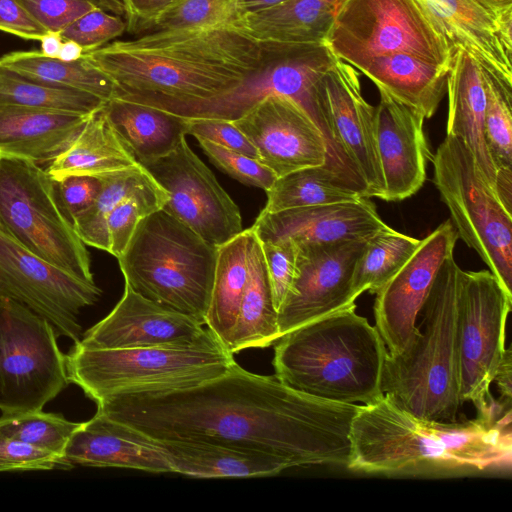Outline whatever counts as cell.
I'll list each match as a JSON object with an SVG mask.
<instances>
[{"label": "cell", "instance_id": "obj_50", "mask_svg": "<svg viewBox=\"0 0 512 512\" xmlns=\"http://www.w3.org/2000/svg\"><path fill=\"white\" fill-rule=\"evenodd\" d=\"M0 31L26 40L39 41L48 30L18 0H0Z\"/></svg>", "mask_w": 512, "mask_h": 512}, {"label": "cell", "instance_id": "obj_53", "mask_svg": "<svg viewBox=\"0 0 512 512\" xmlns=\"http://www.w3.org/2000/svg\"><path fill=\"white\" fill-rule=\"evenodd\" d=\"M494 193L505 210L512 214V167L496 169Z\"/></svg>", "mask_w": 512, "mask_h": 512}, {"label": "cell", "instance_id": "obj_45", "mask_svg": "<svg viewBox=\"0 0 512 512\" xmlns=\"http://www.w3.org/2000/svg\"><path fill=\"white\" fill-rule=\"evenodd\" d=\"M260 243L278 313L296 277L297 245L288 239Z\"/></svg>", "mask_w": 512, "mask_h": 512}, {"label": "cell", "instance_id": "obj_2", "mask_svg": "<svg viewBox=\"0 0 512 512\" xmlns=\"http://www.w3.org/2000/svg\"><path fill=\"white\" fill-rule=\"evenodd\" d=\"M262 58L263 43L242 24L145 33L82 55L114 84L113 98L164 111L229 92Z\"/></svg>", "mask_w": 512, "mask_h": 512}, {"label": "cell", "instance_id": "obj_20", "mask_svg": "<svg viewBox=\"0 0 512 512\" xmlns=\"http://www.w3.org/2000/svg\"><path fill=\"white\" fill-rule=\"evenodd\" d=\"M213 337L193 317L152 302L125 284L123 296L113 310L76 343L86 349L183 348Z\"/></svg>", "mask_w": 512, "mask_h": 512}, {"label": "cell", "instance_id": "obj_4", "mask_svg": "<svg viewBox=\"0 0 512 512\" xmlns=\"http://www.w3.org/2000/svg\"><path fill=\"white\" fill-rule=\"evenodd\" d=\"M356 305L304 324L274 346L275 377L306 395L346 404L380 400L388 355L375 326Z\"/></svg>", "mask_w": 512, "mask_h": 512}, {"label": "cell", "instance_id": "obj_16", "mask_svg": "<svg viewBox=\"0 0 512 512\" xmlns=\"http://www.w3.org/2000/svg\"><path fill=\"white\" fill-rule=\"evenodd\" d=\"M369 238V237H368ZM368 238L297 245V273L277 313L279 336L356 305L353 273Z\"/></svg>", "mask_w": 512, "mask_h": 512}, {"label": "cell", "instance_id": "obj_36", "mask_svg": "<svg viewBox=\"0 0 512 512\" xmlns=\"http://www.w3.org/2000/svg\"><path fill=\"white\" fill-rule=\"evenodd\" d=\"M420 242L388 225L371 235L354 267V293L357 296L365 291L376 294L411 258Z\"/></svg>", "mask_w": 512, "mask_h": 512}, {"label": "cell", "instance_id": "obj_8", "mask_svg": "<svg viewBox=\"0 0 512 512\" xmlns=\"http://www.w3.org/2000/svg\"><path fill=\"white\" fill-rule=\"evenodd\" d=\"M260 66L229 92L205 101L180 105L169 113L184 117L234 120L263 98L276 94L295 100L313 119L328 145V162L342 161L319 94L323 75L337 57L326 42H262Z\"/></svg>", "mask_w": 512, "mask_h": 512}, {"label": "cell", "instance_id": "obj_39", "mask_svg": "<svg viewBox=\"0 0 512 512\" xmlns=\"http://www.w3.org/2000/svg\"><path fill=\"white\" fill-rule=\"evenodd\" d=\"M243 15L241 0H180L145 24L139 33L239 25Z\"/></svg>", "mask_w": 512, "mask_h": 512}, {"label": "cell", "instance_id": "obj_46", "mask_svg": "<svg viewBox=\"0 0 512 512\" xmlns=\"http://www.w3.org/2000/svg\"><path fill=\"white\" fill-rule=\"evenodd\" d=\"M72 467L73 465L63 456L36 448L0 432V472Z\"/></svg>", "mask_w": 512, "mask_h": 512}, {"label": "cell", "instance_id": "obj_15", "mask_svg": "<svg viewBox=\"0 0 512 512\" xmlns=\"http://www.w3.org/2000/svg\"><path fill=\"white\" fill-rule=\"evenodd\" d=\"M141 166L167 192L163 209L209 244L219 247L244 230L237 204L186 137L169 154Z\"/></svg>", "mask_w": 512, "mask_h": 512}, {"label": "cell", "instance_id": "obj_37", "mask_svg": "<svg viewBox=\"0 0 512 512\" xmlns=\"http://www.w3.org/2000/svg\"><path fill=\"white\" fill-rule=\"evenodd\" d=\"M100 177L102 186L96 199L72 221V226L85 245L108 252V215L126 196L152 177L140 164Z\"/></svg>", "mask_w": 512, "mask_h": 512}, {"label": "cell", "instance_id": "obj_14", "mask_svg": "<svg viewBox=\"0 0 512 512\" xmlns=\"http://www.w3.org/2000/svg\"><path fill=\"white\" fill-rule=\"evenodd\" d=\"M102 294L86 282L50 264L0 229V297L19 302L45 318L58 336L80 341V311Z\"/></svg>", "mask_w": 512, "mask_h": 512}, {"label": "cell", "instance_id": "obj_29", "mask_svg": "<svg viewBox=\"0 0 512 512\" xmlns=\"http://www.w3.org/2000/svg\"><path fill=\"white\" fill-rule=\"evenodd\" d=\"M103 111L124 146L140 165L172 152L187 135L184 117L112 98Z\"/></svg>", "mask_w": 512, "mask_h": 512}, {"label": "cell", "instance_id": "obj_54", "mask_svg": "<svg viewBox=\"0 0 512 512\" xmlns=\"http://www.w3.org/2000/svg\"><path fill=\"white\" fill-rule=\"evenodd\" d=\"M41 50L40 52L48 57L57 58L63 38L58 31L48 30L41 38Z\"/></svg>", "mask_w": 512, "mask_h": 512}, {"label": "cell", "instance_id": "obj_43", "mask_svg": "<svg viewBox=\"0 0 512 512\" xmlns=\"http://www.w3.org/2000/svg\"><path fill=\"white\" fill-rule=\"evenodd\" d=\"M200 147L219 169L243 184L267 191L277 176L258 159L224 148L212 142L198 139Z\"/></svg>", "mask_w": 512, "mask_h": 512}, {"label": "cell", "instance_id": "obj_25", "mask_svg": "<svg viewBox=\"0 0 512 512\" xmlns=\"http://www.w3.org/2000/svg\"><path fill=\"white\" fill-rule=\"evenodd\" d=\"M89 115L0 105V156L50 162L68 147Z\"/></svg>", "mask_w": 512, "mask_h": 512}, {"label": "cell", "instance_id": "obj_35", "mask_svg": "<svg viewBox=\"0 0 512 512\" xmlns=\"http://www.w3.org/2000/svg\"><path fill=\"white\" fill-rule=\"evenodd\" d=\"M266 194L264 212L348 202L366 197L325 164L305 167L277 177Z\"/></svg>", "mask_w": 512, "mask_h": 512}, {"label": "cell", "instance_id": "obj_42", "mask_svg": "<svg viewBox=\"0 0 512 512\" xmlns=\"http://www.w3.org/2000/svg\"><path fill=\"white\" fill-rule=\"evenodd\" d=\"M168 201L167 192L153 179L126 196L108 215V253L118 258L125 250L138 223Z\"/></svg>", "mask_w": 512, "mask_h": 512}, {"label": "cell", "instance_id": "obj_1", "mask_svg": "<svg viewBox=\"0 0 512 512\" xmlns=\"http://www.w3.org/2000/svg\"><path fill=\"white\" fill-rule=\"evenodd\" d=\"M96 405L154 439L230 444L272 455L288 468L348 467L351 423L360 406L306 395L236 361L191 388L118 395Z\"/></svg>", "mask_w": 512, "mask_h": 512}, {"label": "cell", "instance_id": "obj_44", "mask_svg": "<svg viewBox=\"0 0 512 512\" xmlns=\"http://www.w3.org/2000/svg\"><path fill=\"white\" fill-rule=\"evenodd\" d=\"M126 29L123 17L96 8L69 24L60 34L63 40L77 42L86 52L116 39Z\"/></svg>", "mask_w": 512, "mask_h": 512}, {"label": "cell", "instance_id": "obj_34", "mask_svg": "<svg viewBox=\"0 0 512 512\" xmlns=\"http://www.w3.org/2000/svg\"><path fill=\"white\" fill-rule=\"evenodd\" d=\"M0 69L46 85L76 90L108 102L114 97V84L82 58L66 62L40 51H14L0 57Z\"/></svg>", "mask_w": 512, "mask_h": 512}, {"label": "cell", "instance_id": "obj_26", "mask_svg": "<svg viewBox=\"0 0 512 512\" xmlns=\"http://www.w3.org/2000/svg\"><path fill=\"white\" fill-rule=\"evenodd\" d=\"M446 135L460 139L472 153L487 184L494 191L496 168L485 140L486 94L482 66L462 50L453 53L447 75Z\"/></svg>", "mask_w": 512, "mask_h": 512}, {"label": "cell", "instance_id": "obj_57", "mask_svg": "<svg viewBox=\"0 0 512 512\" xmlns=\"http://www.w3.org/2000/svg\"><path fill=\"white\" fill-rule=\"evenodd\" d=\"M284 0H241L243 13L254 12L276 5Z\"/></svg>", "mask_w": 512, "mask_h": 512}, {"label": "cell", "instance_id": "obj_21", "mask_svg": "<svg viewBox=\"0 0 512 512\" xmlns=\"http://www.w3.org/2000/svg\"><path fill=\"white\" fill-rule=\"evenodd\" d=\"M455 52L512 84V0H418Z\"/></svg>", "mask_w": 512, "mask_h": 512}, {"label": "cell", "instance_id": "obj_49", "mask_svg": "<svg viewBox=\"0 0 512 512\" xmlns=\"http://www.w3.org/2000/svg\"><path fill=\"white\" fill-rule=\"evenodd\" d=\"M43 27L60 32L84 14L99 8L88 0H18Z\"/></svg>", "mask_w": 512, "mask_h": 512}, {"label": "cell", "instance_id": "obj_23", "mask_svg": "<svg viewBox=\"0 0 512 512\" xmlns=\"http://www.w3.org/2000/svg\"><path fill=\"white\" fill-rule=\"evenodd\" d=\"M368 197L354 201L261 211L251 227L259 241L327 244L368 238L386 227Z\"/></svg>", "mask_w": 512, "mask_h": 512}, {"label": "cell", "instance_id": "obj_24", "mask_svg": "<svg viewBox=\"0 0 512 512\" xmlns=\"http://www.w3.org/2000/svg\"><path fill=\"white\" fill-rule=\"evenodd\" d=\"M64 455L72 465L173 473L154 438L98 411L81 422Z\"/></svg>", "mask_w": 512, "mask_h": 512}, {"label": "cell", "instance_id": "obj_5", "mask_svg": "<svg viewBox=\"0 0 512 512\" xmlns=\"http://www.w3.org/2000/svg\"><path fill=\"white\" fill-rule=\"evenodd\" d=\"M461 268L451 256L441 266L420 311L422 321L409 346L387 355L382 391L419 418L453 422L459 392L457 307Z\"/></svg>", "mask_w": 512, "mask_h": 512}, {"label": "cell", "instance_id": "obj_47", "mask_svg": "<svg viewBox=\"0 0 512 512\" xmlns=\"http://www.w3.org/2000/svg\"><path fill=\"white\" fill-rule=\"evenodd\" d=\"M51 181L56 203L71 224L93 204L102 186V178L96 176L72 175Z\"/></svg>", "mask_w": 512, "mask_h": 512}, {"label": "cell", "instance_id": "obj_6", "mask_svg": "<svg viewBox=\"0 0 512 512\" xmlns=\"http://www.w3.org/2000/svg\"><path fill=\"white\" fill-rule=\"evenodd\" d=\"M217 252L161 208L138 223L117 259L133 291L205 325Z\"/></svg>", "mask_w": 512, "mask_h": 512}, {"label": "cell", "instance_id": "obj_27", "mask_svg": "<svg viewBox=\"0 0 512 512\" xmlns=\"http://www.w3.org/2000/svg\"><path fill=\"white\" fill-rule=\"evenodd\" d=\"M173 473L196 478L275 475L288 469L280 459L239 446L194 439H155Z\"/></svg>", "mask_w": 512, "mask_h": 512}, {"label": "cell", "instance_id": "obj_40", "mask_svg": "<svg viewBox=\"0 0 512 512\" xmlns=\"http://www.w3.org/2000/svg\"><path fill=\"white\" fill-rule=\"evenodd\" d=\"M483 68L485 140L495 168L512 167V84Z\"/></svg>", "mask_w": 512, "mask_h": 512}, {"label": "cell", "instance_id": "obj_52", "mask_svg": "<svg viewBox=\"0 0 512 512\" xmlns=\"http://www.w3.org/2000/svg\"><path fill=\"white\" fill-rule=\"evenodd\" d=\"M512 352L510 348L505 350L502 361L496 371L494 381L497 382L500 391L499 403L504 407H511L512 392Z\"/></svg>", "mask_w": 512, "mask_h": 512}, {"label": "cell", "instance_id": "obj_30", "mask_svg": "<svg viewBox=\"0 0 512 512\" xmlns=\"http://www.w3.org/2000/svg\"><path fill=\"white\" fill-rule=\"evenodd\" d=\"M345 0H284L243 15V28L259 42H326Z\"/></svg>", "mask_w": 512, "mask_h": 512}, {"label": "cell", "instance_id": "obj_9", "mask_svg": "<svg viewBox=\"0 0 512 512\" xmlns=\"http://www.w3.org/2000/svg\"><path fill=\"white\" fill-rule=\"evenodd\" d=\"M433 182L458 238L475 250L512 295V214L508 213L457 137L446 135L432 155Z\"/></svg>", "mask_w": 512, "mask_h": 512}, {"label": "cell", "instance_id": "obj_7", "mask_svg": "<svg viewBox=\"0 0 512 512\" xmlns=\"http://www.w3.org/2000/svg\"><path fill=\"white\" fill-rule=\"evenodd\" d=\"M234 362L216 337L183 348L86 349L74 343L66 370L69 381L98 403L118 395L191 388L222 375Z\"/></svg>", "mask_w": 512, "mask_h": 512}, {"label": "cell", "instance_id": "obj_48", "mask_svg": "<svg viewBox=\"0 0 512 512\" xmlns=\"http://www.w3.org/2000/svg\"><path fill=\"white\" fill-rule=\"evenodd\" d=\"M187 134L258 159L255 147L232 120L213 117L185 118Z\"/></svg>", "mask_w": 512, "mask_h": 512}, {"label": "cell", "instance_id": "obj_3", "mask_svg": "<svg viewBox=\"0 0 512 512\" xmlns=\"http://www.w3.org/2000/svg\"><path fill=\"white\" fill-rule=\"evenodd\" d=\"M350 439L347 468L355 471L400 474L509 468L511 411L495 419L427 420L384 395L359 406Z\"/></svg>", "mask_w": 512, "mask_h": 512}, {"label": "cell", "instance_id": "obj_56", "mask_svg": "<svg viewBox=\"0 0 512 512\" xmlns=\"http://www.w3.org/2000/svg\"><path fill=\"white\" fill-rule=\"evenodd\" d=\"M100 9L109 13L125 17L126 9L123 0H88Z\"/></svg>", "mask_w": 512, "mask_h": 512}, {"label": "cell", "instance_id": "obj_12", "mask_svg": "<svg viewBox=\"0 0 512 512\" xmlns=\"http://www.w3.org/2000/svg\"><path fill=\"white\" fill-rule=\"evenodd\" d=\"M512 295L489 270L459 275L457 337L461 402H472L477 416L495 419L511 411L490 393L505 353V331Z\"/></svg>", "mask_w": 512, "mask_h": 512}, {"label": "cell", "instance_id": "obj_33", "mask_svg": "<svg viewBox=\"0 0 512 512\" xmlns=\"http://www.w3.org/2000/svg\"><path fill=\"white\" fill-rule=\"evenodd\" d=\"M279 338L277 311L261 243L253 231L248 254V278L229 351L234 355L248 348H266Z\"/></svg>", "mask_w": 512, "mask_h": 512}, {"label": "cell", "instance_id": "obj_22", "mask_svg": "<svg viewBox=\"0 0 512 512\" xmlns=\"http://www.w3.org/2000/svg\"><path fill=\"white\" fill-rule=\"evenodd\" d=\"M375 107V142L381 166L382 200L400 201L414 195L425 183L431 161L424 132V116L383 90Z\"/></svg>", "mask_w": 512, "mask_h": 512}, {"label": "cell", "instance_id": "obj_18", "mask_svg": "<svg viewBox=\"0 0 512 512\" xmlns=\"http://www.w3.org/2000/svg\"><path fill=\"white\" fill-rule=\"evenodd\" d=\"M232 121L255 147L258 160L277 177L327 162L323 133L290 97L269 95Z\"/></svg>", "mask_w": 512, "mask_h": 512}, {"label": "cell", "instance_id": "obj_13", "mask_svg": "<svg viewBox=\"0 0 512 512\" xmlns=\"http://www.w3.org/2000/svg\"><path fill=\"white\" fill-rule=\"evenodd\" d=\"M53 326L27 306L0 297V410L38 411L69 384Z\"/></svg>", "mask_w": 512, "mask_h": 512}, {"label": "cell", "instance_id": "obj_32", "mask_svg": "<svg viewBox=\"0 0 512 512\" xmlns=\"http://www.w3.org/2000/svg\"><path fill=\"white\" fill-rule=\"evenodd\" d=\"M252 234L251 227L244 229L218 247L205 325L228 351L248 278Z\"/></svg>", "mask_w": 512, "mask_h": 512}, {"label": "cell", "instance_id": "obj_11", "mask_svg": "<svg viewBox=\"0 0 512 512\" xmlns=\"http://www.w3.org/2000/svg\"><path fill=\"white\" fill-rule=\"evenodd\" d=\"M326 43L355 69L398 53L450 69L454 53L418 0H345Z\"/></svg>", "mask_w": 512, "mask_h": 512}, {"label": "cell", "instance_id": "obj_19", "mask_svg": "<svg viewBox=\"0 0 512 512\" xmlns=\"http://www.w3.org/2000/svg\"><path fill=\"white\" fill-rule=\"evenodd\" d=\"M360 73L337 59L323 75L319 94L334 141L366 197L382 199L384 181L375 142V107L362 95Z\"/></svg>", "mask_w": 512, "mask_h": 512}, {"label": "cell", "instance_id": "obj_10", "mask_svg": "<svg viewBox=\"0 0 512 512\" xmlns=\"http://www.w3.org/2000/svg\"><path fill=\"white\" fill-rule=\"evenodd\" d=\"M0 229L50 264L95 282L85 243L59 209L38 163L0 156Z\"/></svg>", "mask_w": 512, "mask_h": 512}, {"label": "cell", "instance_id": "obj_28", "mask_svg": "<svg viewBox=\"0 0 512 512\" xmlns=\"http://www.w3.org/2000/svg\"><path fill=\"white\" fill-rule=\"evenodd\" d=\"M399 102L431 118L446 93L449 69L409 54L371 58L356 68Z\"/></svg>", "mask_w": 512, "mask_h": 512}, {"label": "cell", "instance_id": "obj_31", "mask_svg": "<svg viewBox=\"0 0 512 512\" xmlns=\"http://www.w3.org/2000/svg\"><path fill=\"white\" fill-rule=\"evenodd\" d=\"M138 164L110 125L103 107L89 115L68 147L45 169L52 180L104 176Z\"/></svg>", "mask_w": 512, "mask_h": 512}, {"label": "cell", "instance_id": "obj_51", "mask_svg": "<svg viewBox=\"0 0 512 512\" xmlns=\"http://www.w3.org/2000/svg\"><path fill=\"white\" fill-rule=\"evenodd\" d=\"M126 9L127 30L138 32L141 28L180 0H123Z\"/></svg>", "mask_w": 512, "mask_h": 512}, {"label": "cell", "instance_id": "obj_38", "mask_svg": "<svg viewBox=\"0 0 512 512\" xmlns=\"http://www.w3.org/2000/svg\"><path fill=\"white\" fill-rule=\"evenodd\" d=\"M105 103L92 94L46 85L0 69V105L88 115Z\"/></svg>", "mask_w": 512, "mask_h": 512}, {"label": "cell", "instance_id": "obj_41", "mask_svg": "<svg viewBox=\"0 0 512 512\" xmlns=\"http://www.w3.org/2000/svg\"><path fill=\"white\" fill-rule=\"evenodd\" d=\"M81 422L42 410L2 414L0 432L13 439L65 457V448ZM66 458V457H65Z\"/></svg>", "mask_w": 512, "mask_h": 512}, {"label": "cell", "instance_id": "obj_55", "mask_svg": "<svg viewBox=\"0 0 512 512\" xmlns=\"http://www.w3.org/2000/svg\"><path fill=\"white\" fill-rule=\"evenodd\" d=\"M84 49L75 41L63 40L57 58L66 62L77 61L82 58Z\"/></svg>", "mask_w": 512, "mask_h": 512}, {"label": "cell", "instance_id": "obj_17", "mask_svg": "<svg viewBox=\"0 0 512 512\" xmlns=\"http://www.w3.org/2000/svg\"><path fill=\"white\" fill-rule=\"evenodd\" d=\"M457 239L452 222L441 223L376 293L375 327L390 356L402 353L418 333L417 317L441 266L453 256Z\"/></svg>", "mask_w": 512, "mask_h": 512}]
</instances>
